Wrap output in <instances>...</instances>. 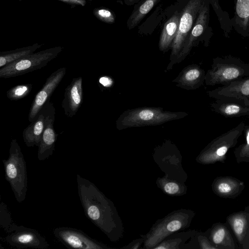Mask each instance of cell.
<instances>
[{"instance_id":"cell-1","label":"cell","mask_w":249,"mask_h":249,"mask_svg":"<svg viewBox=\"0 0 249 249\" xmlns=\"http://www.w3.org/2000/svg\"><path fill=\"white\" fill-rule=\"evenodd\" d=\"M78 194L87 217L112 242L123 232L122 222L113 202L89 180L76 176Z\"/></svg>"},{"instance_id":"cell-2","label":"cell","mask_w":249,"mask_h":249,"mask_svg":"<svg viewBox=\"0 0 249 249\" xmlns=\"http://www.w3.org/2000/svg\"><path fill=\"white\" fill-rule=\"evenodd\" d=\"M184 112L164 111L160 107H143L125 111L116 122L119 130L133 127L155 126L169 121L182 119Z\"/></svg>"},{"instance_id":"cell-3","label":"cell","mask_w":249,"mask_h":249,"mask_svg":"<svg viewBox=\"0 0 249 249\" xmlns=\"http://www.w3.org/2000/svg\"><path fill=\"white\" fill-rule=\"evenodd\" d=\"M6 180L9 183L18 203L23 201L28 189L27 172L24 155L16 139L12 140L9 156L2 160Z\"/></svg>"},{"instance_id":"cell-4","label":"cell","mask_w":249,"mask_h":249,"mask_svg":"<svg viewBox=\"0 0 249 249\" xmlns=\"http://www.w3.org/2000/svg\"><path fill=\"white\" fill-rule=\"evenodd\" d=\"M194 213L190 210L174 211L158 220L144 237L143 248L153 249L170 234L189 226Z\"/></svg>"},{"instance_id":"cell-5","label":"cell","mask_w":249,"mask_h":249,"mask_svg":"<svg viewBox=\"0 0 249 249\" xmlns=\"http://www.w3.org/2000/svg\"><path fill=\"white\" fill-rule=\"evenodd\" d=\"M249 76V63L235 58H217L206 73L205 83L208 86L225 85Z\"/></svg>"},{"instance_id":"cell-6","label":"cell","mask_w":249,"mask_h":249,"mask_svg":"<svg viewBox=\"0 0 249 249\" xmlns=\"http://www.w3.org/2000/svg\"><path fill=\"white\" fill-rule=\"evenodd\" d=\"M63 48L56 46L27 55L0 68V77L7 78L20 76L40 69L56 57Z\"/></svg>"},{"instance_id":"cell-7","label":"cell","mask_w":249,"mask_h":249,"mask_svg":"<svg viewBox=\"0 0 249 249\" xmlns=\"http://www.w3.org/2000/svg\"><path fill=\"white\" fill-rule=\"evenodd\" d=\"M202 3V0H190L183 9L178 32L171 46L170 62L167 67V70H171L176 63L177 57L195 24Z\"/></svg>"},{"instance_id":"cell-8","label":"cell","mask_w":249,"mask_h":249,"mask_svg":"<svg viewBox=\"0 0 249 249\" xmlns=\"http://www.w3.org/2000/svg\"><path fill=\"white\" fill-rule=\"evenodd\" d=\"M55 237L68 248L77 249H111L102 242L88 236L83 231L68 227L56 228L53 230Z\"/></svg>"},{"instance_id":"cell-9","label":"cell","mask_w":249,"mask_h":249,"mask_svg":"<svg viewBox=\"0 0 249 249\" xmlns=\"http://www.w3.org/2000/svg\"><path fill=\"white\" fill-rule=\"evenodd\" d=\"M0 240L18 249H47L50 246L37 231L22 225H16L13 232L4 237H0Z\"/></svg>"},{"instance_id":"cell-10","label":"cell","mask_w":249,"mask_h":249,"mask_svg":"<svg viewBox=\"0 0 249 249\" xmlns=\"http://www.w3.org/2000/svg\"><path fill=\"white\" fill-rule=\"evenodd\" d=\"M66 68H60L53 72L47 79L42 88L36 93L29 110L28 120L31 123L59 85L66 73Z\"/></svg>"},{"instance_id":"cell-11","label":"cell","mask_w":249,"mask_h":249,"mask_svg":"<svg viewBox=\"0 0 249 249\" xmlns=\"http://www.w3.org/2000/svg\"><path fill=\"white\" fill-rule=\"evenodd\" d=\"M53 106L50 99H49L34 120L23 130L22 136L27 146H39L48 116Z\"/></svg>"},{"instance_id":"cell-12","label":"cell","mask_w":249,"mask_h":249,"mask_svg":"<svg viewBox=\"0 0 249 249\" xmlns=\"http://www.w3.org/2000/svg\"><path fill=\"white\" fill-rule=\"evenodd\" d=\"M208 94L215 100L224 98L249 100V76L209 90Z\"/></svg>"},{"instance_id":"cell-13","label":"cell","mask_w":249,"mask_h":249,"mask_svg":"<svg viewBox=\"0 0 249 249\" xmlns=\"http://www.w3.org/2000/svg\"><path fill=\"white\" fill-rule=\"evenodd\" d=\"M211 106L214 112L225 117L249 116V100L224 98L216 99Z\"/></svg>"},{"instance_id":"cell-14","label":"cell","mask_w":249,"mask_h":249,"mask_svg":"<svg viewBox=\"0 0 249 249\" xmlns=\"http://www.w3.org/2000/svg\"><path fill=\"white\" fill-rule=\"evenodd\" d=\"M83 78L81 76L73 78L65 89L62 107L65 114L69 117L75 115L83 101Z\"/></svg>"},{"instance_id":"cell-15","label":"cell","mask_w":249,"mask_h":249,"mask_svg":"<svg viewBox=\"0 0 249 249\" xmlns=\"http://www.w3.org/2000/svg\"><path fill=\"white\" fill-rule=\"evenodd\" d=\"M55 115V110L53 106L48 116L40 144L38 146L37 159L39 160H44L53 154L58 136L53 127Z\"/></svg>"},{"instance_id":"cell-16","label":"cell","mask_w":249,"mask_h":249,"mask_svg":"<svg viewBox=\"0 0 249 249\" xmlns=\"http://www.w3.org/2000/svg\"><path fill=\"white\" fill-rule=\"evenodd\" d=\"M208 12L207 6L203 2L195 24L177 57L176 63L181 62L186 57L195 45L196 41L203 33L207 25Z\"/></svg>"},{"instance_id":"cell-17","label":"cell","mask_w":249,"mask_h":249,"mask_svg":"<svg viewBox=\"0 0 249 249\" xmlns=\"http://www.w3.org/2000/svg\"><path fill=\"white\" fill-rule=\"evenodd\" d=\"M206 73L196 65L187 66L173 80L178 87L186 89H195L200 87L205 82Z\"/></svg>"},{"instance_id":"cell-18","label":"cell","mask_w":249,"mask_h":249,"mask_svg":"<svg viewBox=\"0 0 249 249\" xmlns=\"http://www.w3.org/2000/svg\"><path fill=\"white\" fill-rule=\"evenodd\" d=\"M180 16L181 13L177 11L165 23L159 41L161 51L165 52L172 46L178 32Z\"/></svg>"},{"instance_id":"cell-19","label":"cell","mask_w":249,"mask_h":249,"mask_svg":"<svg viewBox=\"0 0 249 249\" xmlns=\"http://www.w3.org/2000/svg\"><path fill=\"white\" fill-rule=\"evenodd\" d=\"M43 44L38 43L32 45L0 52V68L5 66L27 55L34 53Z\"/></svg>"},{"instance_id":"cell-20","label":"cell","mask_w":249,"mask_h":249,"mask_svg":"<svg viewBox=\"0 0 249 249\" xmlns=\"http://www.w3.org/2000/svg\"><path fill=\"white\" fill-rule=\"evenodd\" d=\"M192 233L190 231L175 232L167 236L153 249H184L186 241Z\"/></svg>"},{"instance_id":"cell-21","label":"cell","mask_w":249,"mask_h":249,"mask_svg":"<svg viewBox=\"0 0 249 249\" xmlns=\"http://www.w3.org/2000/svg\"><path fill=\"white\" fill-rule=\"evenodd\" d=\"M158 0H145L134 10L127 21V26L131 29L137 26L150 12Z\"/></svg>"},{"instance_id":"cell-22","label":"cell","mask_w":249,"mask_h":249,"mask_svg":"<svg viewBox=\"0 0 249 249\" xmlns=\"http://www.w3.org/2000/svg\"><path fill=\"white\" fill-rule=\"evenodd\" d=\"M157 184L158 187L168 195L181 196L186 192V187L185 185L178 182L174 179H168L166 177L158 178Z\"/></svg>"},{"instance_id":"cell-23","label":"cell","mask_w":249,"mask_h":249,"mask_svg":"<svg viewBox=\"0 0 249 249\" xmlns=\"http://www.w3.org/2000/svg\"><path fill=\"white\" fill-rule=\"evenodd\" d=\"M16 224L13 220L11 214L6 204L2 201L0 205V226L4 231L10 233L14 231Z\"/></svg>"},{"instance_id":"cell-24","label":"cell","mask_w":249,"mask_h":249,"mask_svg":"<svg viewBox=\"0 0 249 249\" xmlns=\"http://www.w3.org/2000/svg\"><path fill=\"white\" fill-rule=\"evenodd\" d=\"M32 89L31 84H26L16 86L6 92L7 98L11 101H17L27 96Z\"/></svg>"},{"instance_id":"cell-25","label":"cell","mask_w":249,"mask_h":249,"mask_svg":"<svg viewBox=\"0 0 249 249\" xmlns=\"http://www.w3.org/2000/svg\"><path fill=\"white\" fill-rule=\"evenodd\" d=\"M93 14L98 19L107 24H113L115 21V15L114 12L105 7L94 8Z\"/></svg>"},{"instance_id":"cell-26","label":"cell","mask_w":249,"mask_h":249,"mask_svg":"<svg viewBox=\"0 0 249 249\" xmlns=\"http://www.w3.org/2000/svg\"><path fill=\"white\" fill-rule=\"evenodd\" d=\"M236 13L241 18H248L249 17V0H237L236 5Z\"/></svg>"},{"instance_id":"cell-27","label":"cell","mask_w":249,"mask_h":249,"mask_svg":"<svg viewBox=\"0 0 249 249\" xmlns=\"http://www.w3.org/2000/svg\"><path fill=\"white\" fill-rule=\"evenodd\" d=\"M70 5L71 8L76 6H85L88 1H91V0H57Z\"/></svg>"},{"instance_id":"cell-28","label":"cell","mask_w":249,"mask_h":249,"mask_svg":"<svg viewBox=\"0 0 249 249\" xmlns=\"http://www.w3.org/2000/svg\"><path fill=\"white\" fill-rule=\"evenodd\" d=\"M225 235V231L223 229L218 230L213 234V240L215 244L220 243L224 239Z\"/></svg>"},{"instance_id":"cell-29","label":"cell","mask_w":249,"mask_h":249,"mask_svg":"<svg viewBox=\"0 0 249 249\" xmlns=\"http://www.w3.org/2000/svg\"><path fill=\"white\" fill-rule=\"evenodd\" d=\"M233 227L235 233L241 234L244 228V222L240 218H236L233 221Z\"/></svg>"},{"instance_id":"cell-30","label":"cell","mask_w":249,"mask_h":249,"mask_svg":"<svg viewBox=\"0 0 249 249\" xmlns=\"http://www.w3.org/2000/svg\"><path fill=\"white\" fill-rule=\"evenodd\" d=\"M142 236V235H141ZM144 238H141L135 240L128 244L127 246L123 247V248L136 249H139L142 244L144 242Z\"/></svg>"},{"instance_id":"cell-31","label":"cell","mask_w":249,"mask_h":249,"mask_svg":"<svg viewBox=\"0 0 249 249\" xmlns=\"http://www.w3.org/2000/svg\"><path fill=\"white\" fill-rule=\"evenodd\" d=\"M99 82L103 87L106 88L110 87L113 83V81L108 76H104L100 78Z\"/></svg>"},{"instance_id":"cell-32","label":"cell","mask_w":249,"mask_h":249,"mask_svg":"<svg viewBox=\"0 0 249 249\" xmlns=\"http://www.w3.org/2000/svg\"><path fill=\"white\" fill-rule=\"evenodd\" d=\"M218 190L221 193L228 194L231 190V186L227 183H221L218 186Z\"/></svg>"},{"instance_id":"cell-33","label":"cell","mask_w":249,"mask_h":249,"mask_svg":"<svg viewBox=\"0 0 249 249\" xmlns=\"http://www.w3.org/2000/svg\"><path fill=\"white\" fill-rule=\"evenodd\" d=\"M228 150V147L226 145H223L216 150V154L219 156H224Z\"/></svg>"},{"instance_id":"cell-34","label":"cell","mask_w":249,"mask_h":249,"mask_svg":"<svg viewBox=\"0 0 249 249\" xmlns=\"http://www.w3.org/2000/svg\"><path fill=\"white\" fill-rule=\"evenodd\" d=\"M126 4L132 5L138 2L140 0H124Z\"/></svg>"}]
</instances>
